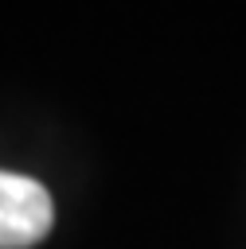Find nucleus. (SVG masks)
<instances>
[{
  "label": "nucleus",
  "instance_id": "nucleus-1",
  "mask_svg": "<svg viewBox=\"0 0 246 249\" xmlns=\"http://www.w3.org/2000/svg\"><path fill=\"white\" fill-rule=\"evenodd\" d=\"M55 222L51 195L39 179L0 171V249H27L47 237Z\"/></svg>",
  "mask_w": 246,
  "mask_h": 249
}]
</instances>
